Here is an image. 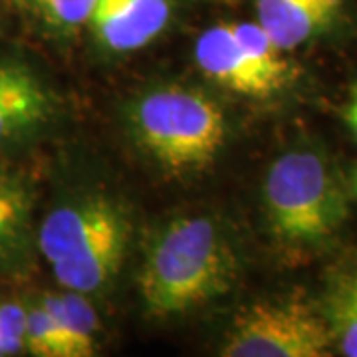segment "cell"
<instances>
[{
	"instance_id": "obj_9",
	"label": "cell",
	"mask_w": 357,
	"mask_h": 357,
	"mask_svg": "<svg viewBox=\"0 0 357 357\" xmlns=\"http://www.w3.org/2000/svg\"><path fill=\"white\" fill-rule=\"evenodd\" d=\"M256 22L284 52L330 34L344 22L351 0H256Z\"/></svg>"
},
{
	"instance_id": "obj_8",
	"label": "cell",
	"mask_w": 357,
	"mask_h": 357,
	"mask_svg": "<svg viewBox=\"0 0 357 357\" xmlns=\"http://www.w3.org/2000/svg\"><path fill=\"white\" fill-rule=\"evenodd\" d=\"M171 14V0H96L88 24L102 48L126 54L151 44Z\"/></svg>"
},
{
	"instance_id": "obj_3",
	"label": "cell",
	"mask_w": 357,
	"mask_h": 357,
	"mask_svg": "<svg viewBox=\"0 0 357 357\" xmlns=\"http://www.w3.org/2000/svg\"><path fill=\"white\" fill-rule=\"evenodd\" d=\"M129 236L126 208L96 192L52 208L40 225L36 246L66 290L89 296L114 282L128 255Z\"/></svg>"
},
{
	"instance_id": "obj_12",
	"label": "cell",
	"mask_w": 357,
	"mask_h": 357,
	"mask_svg": "<svg viewBox=\"0 0 357 357\" xmlns=\"http://www.w3.org/2000/svg\"><path fill=\"white\" fill-rule=\"evenodd\" d=\"M40 302L48 307L64 333L70 357H91L96 354L98 316L86 302V294L72 292L46 294Z\"/></svg>"
},
{
	"instance_id": "obj_14",
	"label": "cell",
	"mask_w": 357,
	"mask_h": 357,
	"mask_svg": "<svg viewBox=\"0 0 357 357\" xmlns=\"http://www.w3.org/2000/svg\"><path fill=\"white\" fill-rule=\"evenodd\" d=\"M40 24L54 34H70L88 24L96 0H24Z\"/></svg>"
},
{
	"instance_id": "obj_10",
	"label": "cell",
	"mask_w": 357,
	"mask_h": 357,
	"mask_svg": "<svg viewBox=\"0 0 357 357\" xmlns=\"http://www.w3.org/2000/svg\"><path fill=\"white\" fill-rule=\"evenodd\" d=\"M32 191L26 178L0 165V274H18L34 248Z\"/></svg>"
},
{
	"instance_id": "obj_4",
	"label": "cell",
	"mask_w": 357,
	"mask_h": 357,
	"mask_svg": "<svg viewBox=\"0 0 357 357\" xmlns=\"http://www.w3.org/2000/svg\"><path fill=\"white\" fill-rule=\"evenodd\" d=\"M135 145L165 173H199L215 163L227 143V117L211 96L185 86L141 93L128 109Z\"/></svg>"
},
{
	"instance_id": "obj_15",
	"label": "cell",
	"mask_w": 357,
	"mask_h": 357,
	"mask_svg": "<svg viewBox=\"0 0 357 357\" xmlns=\"http://www.w3.org/2000/svg\"><path fill=\"white\" fill-rule=\"evenodd\" d=\"M26 351V307L13 302L0 304V357Z\"/></svg>"
},
{
	"instance_id": "obj_6",
	"label": "cell",
	"mask_w": 357,
	"mask_h": 357,
	"mask_svg": "<svg viewBox=\"0 0 357 357\" xmlns=\"http://www.w3.org/2000/svg\"><path fill=\"white\" fill-rule=\"evenodd\" d=\"M333 340L318 306L298 298L243 307L220 345L222 357H326Z\"/></svg>"
},
{
	"instance_id": "obj_5",
	"label": "cell",
	"mask_w": 357,
	"mask_h": 357,
	"mask_svg": "<svg viewBox=\"0 0 357 357\" xmlns=\"http://www.w3.org/2000/svg\"><path fill=\"white\" fill-rule=\"evenodd\" d=\"M195 64L217 86L250 100H270L292 86L296 66L258 22L206 28L195 42Z\"/></svg>"
},
{
	"instance_id": "obj_11",
	"label": "cell",
	"mask_w": 357,
	"mask_h": 357,
	"mask_svg": "<svg viewBox=\"0 0 357 357\" xmlns=\"http://www.w3.org/2000/svg\"><path fill=\"white\" fill-rule=\"evenodd\" d=\"M318 307L332 333L333 349L345 357H357V266L333 272Z\"/></svg>"
},
{
	"instance_id": "obj_17",
	"label": "cell",
	"mask_w": 357,
	"mask_h": 357,
	"mask_svg": "<svg viewBox=\"0 0 357 357\" xmlns=\"http://www.w3.org/2000/svg\"><path fill=\"white\" fill-rule=\"evenodd\" d=\"M347 189H349V195H354L357 199V167L351 169L349 173V178H347Z\"/></svg>"
},
{
	"instance_id": "obj_16",
	"label": "cell",
	"mask_w": 357,
	"mask_h": 357,
	"mask_svg": "<svg viewBox=\"0 0 357 357\" xmlns=\"http://www.w3.org/2000/svg\"><path fill=\"white\" fill-rule=\"evenodd\" d=\"M342 115H344V121L349 129V133L357 141V82L349 86V98L344 105V114Z\"/></svg>"
},
{
	"instance_id": "obj_1",
	"label": "cell",
	"mask_w": 357,
	"mask_h": 357,
	"mask_svg": "<svg viewBox=\"0 0 357 357\" xmlns=\"http://www.w3.org/2000/svg\"><path fill=\"white\" fill-rule=\"evenodd\" d=\"M238 274V255L217 220L181 217L147 246L137 286L149 316L171 318L229 294Z\"/></svg>"
},
{
	"instance_id": "obj_2",
	"label": "cell",
	"mask_w": 357,
	"mask_h": 357,
	"mask_svg": "<svg viewBox=\"0 0 357 357\" xmlns=\"http://www.w3.org/2000/svg\"><path fill=\"white\" fill-rule=\"evenodd\" d=\"M264 213L270 234L290 252L330 246L349 218V189L333 161L319 149L300 147L268 169Z\"/></svg>"
},
{
	"instance_id": "obj_7",
	"label": "cell",
	"mask_w": 357,
	"mask_h": 357,
	"mask_svg": "<svg viewBox=\"0 0 357 357\" xmlns=\"http://www.w3.org/2000/svg\"><path fill=\"white\" fill-rule=\"evenodd\" d=\"M56 100L46 82L16 60H0V149L28 139L48 126Z\"/></svg>"
},
{
	"instance_id": "obj_13",
	"label": "cell",
	"mask_w": 357,
	"mask_h": 357,
	"mask_svg": "<svg viewBox=\"0 0 357 357\" xmlns=\"http://www.w3.org/2000/svg\"><path fill=\"white\" fill-rule=\"evenodd\" d=\"M26 351L36 357H70L64 333L42 302L26 307Z\"/></svg>"
}]
</instances>
